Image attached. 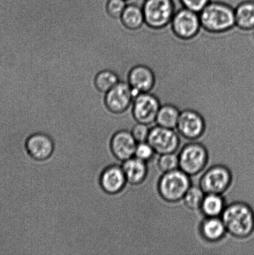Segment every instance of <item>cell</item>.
Returning <instances> with one entry per match:
<instances>
[{
  "mask_svg": "<svg viewBox=\"0 0 254 255\" xmlns=\"http://www.w3.org/2000/svg\"><path fill=\"white\" fill-rule=\"evenodd\" d=\"M125 1H126L127 2H128V1H130V0H125Z\"/></svg>",
  "mask_w": 254,
  "mask_h": 255,
  "instance_id": "29",
  "label": "cell"
},
{
  "mask_svg": "<svg viewBox=\"0 0 254 255\" xmlns=\"http://www.w3.org/2000/svg\"><path fill=\"white\" fill-rule=\"evenodd\" d=\"M235 23L244 30L254 29V1L243 0L235 7Z\"/></svg>",
  "mask_w": 254,
  "mask_h": 255,
  "instance_id": "18",
  "label": "cell"
},
{
  "mask_svg": "<svg viewBox=\"0 0 254 255\" xmlns=\"http://www.w3.org/2000/svg\"><path fill=\"white\" fill-rule=\"evenodd\" d=\"M122 24L127 29L136 30L145 23L143 7L138 4H127L120 17Z\"/></svg>",
  "mask_w": 254,
  "mask_h": 255,
  "instance_id": "19",
  "label": "cell"
},
{
  "mask_svg": "<svg viewBox=\"0 0 254 255\" xmlns=\"http://www.w3.org/2000/svg\"><path fill=\"white\" fill-rule=\"evenodd\" d=\"M200 232L203 239L213 243L220 241L227 233L225 224L220 217H206L200 224Z\"/></svg>",
  "mask_w": 254,
  "mask_h": 255,
  "instance_id": "17",
  "label": "cell"
},
{
  "mask_svg": "<svg viewBox=\"0 0 254 255\" xmlns=\"http://www.w3.org/2000/svg\"><path fill=\"white\" fill-rule=\"evenodd\" d=\"M225 207L222 195L207 194L203 199L200 211L206 217H220Z\"/></svg>",
  "mask_w": 254,
  "mask_h": 255,
  "instance_id": "21",
  "label": "cell"
},
{
  "mask_svg": "<svg viewBox=\"0 0 254 255\" xmlns=\"http://www.w3.org/2000/svg\"><path fill=\"white\" fill-rule=\"evenodd\" d=\"M128 82L134 92V97L141 93L150 92L155 85L153 70L144 65H137L129 72Z\"/></svg>",
  "mask_w": 254,
  "mask_h": 255,
  "instance_id": "12",
  "label": "cell"
},
{
  "mask_svg": "<svg viewBox=\"0 0 254 255\" xmlns=\"http://www.w3.org/2000/svg\"><path fill=\"white\" fill-rule=\"evenodd\" d=\"M161 106L160 101L151 92L141 93L134 97L132 104V114L137 123L150 126L156 122Z\"/></svg>",
  "mask_w": 254,
  "mask_h": 255,
  "instance_id": "8",
  "label": "cell"
},
{
  "mask_svg": "<svg viewBox=\"0 0 254 255\" xmlns=\"http://www.w3.org/2000/svg\"><path fill=\"white\" fill-rule=\"evenodd\" d=\"M190 177L180 169L164 172L158 182L159 195L170 203L181 201L191 186Z\"/></svg>",
  "mask_w": 254,
  "mask_h": 255,
  "instance_id": "3",
  "label": "cell"
},
{
  "mask_svg": "<svg viewBox=\"0 0 254 255\" xmlns=\"http://www.w3.org/2000/svg\"><path fill=\"white\" fill-rule=\"evenodd\" d=\"M26 148L29 156L37 161L50 158L54 151V142L48 135L37 132L26 140Z\"/></svg>",
  "mask_w": 254,
  "mask_h": 255,
  "instance_id": "13",
  "label": "cell"
},
{
  "mask_svg": "<svg viewBox=\"0 0 254 255\" xmlns=\"http://www.w3.org/2000/svg\"><path fill=\"white\" fill-rule=\"evenodd\" d=\"M134 99V92L128 82L120 81L106 93L104 101L111 113L121 114L130 108Z\"/></svg>",
  "mask_w": 254,
  "mask_h": 255,
  "instance_id": "10",
  "label": "cell"
},
{
  "mask_svg": "<svg viewBox=\"0 0 254 255\" xmlns=\"http://www.w3.org/2000/svg\"><path fill=\"white\" fill-rule=\"evenodd\" d=\"M181 111L172 104L162 105L157 115L156 123L167 128L175 129Z\"/></svg>",
  "mask_w": 254,
  "mask_h": 255,
  "instance_id": "20",
  "label": "cell"
},
{
  "mask_svg": "<svg viewBox=\"0 0 254 255\" xmlns=\"http://www.w3.org/2000/svg\"><path fill=\"white\" fill-rule=\"evenodd\" d=\"M221 218L227 233L235 238H248L254 232V212L245 202H235L226 206Z\"/></svg>",
  "mask_w": 254,
  "mask_h": 255,
  "instance_id": "1",
  "label": "cell"
},
{
  "mask_svg": "<svg viewBox=\"0 0 254 255\" xmlns=\"http://www.w3.org/2000/svg\"><path fill=\"white\" fill-rule=\"evenodd\" d=\"M148 125L137 123L132 129L131 133L138 143L148 141L151 128Z\"/></svg>",
  "mask_w": 254,
  "mask_h": 255,
  "instance_id": "27",
  "label": "cell"
},
{
  "mask_svg": "<svg viewBox=\"0 0 254 255\" xmlns=\"http://www.w3.org/2000/svg\"><path fill=\"white\" fill-rule=\"evenodd\" d=\"M159 155L173 153L180 146V137L173 129L156 126L151 128L148 141Z\"/></svg>",
  "mask_w": 254,
  "mask_h": 255,
  "instance_id": "9",
  "label": "cell"
},
{
  "mask_svg": "<svg viewBox=\"0 0 254 255\" xmlns=\"http://www.w3.org/2000/svg\"><path fill=\"white\" fill-rule=\"evenodd\" d=\"M127 4L125 0H108L106 5L107 13L112 18H120Z\"/></svg>",
  "mask_w": 254,
  "mask_h": 255,
  "instance_id": "25",
  "label": "cell"
},
{
  "mask_svg": "<svg viewBox=\"0 0 254 255\" xmlns=\"http://www.w3.org/2000/svg\"><path fill=\"white\" fill-rule=\"evenodd\" d=\"M206 123L199 112L191 109L181 111L176 129L181 136L190 140H196L204 134Z\"/></svg>",
  "mask_w": 254,
  "mask_h": 255,
  "instance_id": "11",
  "label": "cell"
},
{
  "mask_svg": "<svg viewBox=\"0 0 254 255\" xmlns=\"http://www.w3.org/2000/svg\"><path fill=\"white\" fill-rule=\"evenodd\" d=\"M127 182L138 186L145 181L148 173L147 162L134 156L123 161L122 165Z\"/></svg>",
  "mask_w": 254,
  "mask_h": 255,
  "instance_id": "16",
  "label": "cell"
},
{
  "mask_svg": "<svg viewBox=\"0 0 254 255\" xmlns=\"http://www.w3.org/2000/svg\"><path fill=\"white\" fill-rule=\"evenodd\" d=\"M155 153L153 147L148 141L142 142L137 144L134 156L144 161L148 162L153 158Z\"/></svg>",
  "mask_w": 254,
  "mask_h": 255,
  "instance_id": "26",
  "label": "cell"
},
{
  "mask_svg": "<svg viewBox=\"0 0 254 255\" xmlns=\"http://www.w3.org/2000/svg\"><path fill=\"white\" fill-rule=\"evenodd\" d=\"M198 14L201 27L209 32H225L236 26L235 7L225 1L212 0Z\"/></svg>",
  "mask_w": 254,
  "mask_h": 255,
  "instance_id": "2",
  "label": "cell"
},
{
  "mask_svg": "<svg viewBox=\"0 0 254 255\" xmlns=\"http://www.w3.org/2000/svg\"><path fill=\"white\" fill-rule=\"evenodd\" d=\"M120 81V77L117 72L110 69H104L96 74L94 84L99 92L107 93Z\"/></svg>",
  "mask_w": 254,
  "mask_h": 255,
  "instance_id": "22",
  "label": "cell"
},
{
  "mask_svg": "<svg viewBox=\"0 0 254 255\" xmlns=\"http://www.w3.org/2000/svg\"><path fill=\"white\" fill-rule=\"evenodd\" d=\"M206 194L200 186H192L186 192L183 198L184 204L191 211L200 210L201 204L205 198Z\"/></svg>",
  "mask_w": 254,
  "mask_h": 255,
  "instance_id": "23",
  "label": "cell"
},
{
  "mask_svg": "<svg viewBox=\"0 0 254 255\" xmlns=\"http://www.w3.org/2000/svg\"><path fill=\"white\" fill-rule=\"evenodd\" d=\"M144 20L153 28H161L170 24L178 7L174 0H144Z\"/></svg>",
  "mask_w": 254,
  "mask_h": 255,
  "instance_id": "4",
  "label": "cell"
},
{
  "mask_svg": "<svg viewBox=\"0 0 254 255\" xmlns=\"http://www.w3.org/2000/svg\"><path fill=\"white\" fill-rule=\"evenodd\" d=\"M170 24L174 33L184 39L193 38L201 28L198 12L182 6L176 9Z\"/></svg>",
  "mask_w": 254,
  "mask_h": 255,
  "instance_id": "7",
  "label": "cell"
},
{
  "mask_svg": "<svg viewBox=\"0 0 254 255\" xmlns=\"http://www.w3.org/2000/svg\"><path fill=\"white\" fill-rule=\"evenodd\" d=\"M178 156L179 169L190 176L200 173L207 164L209 157L205 146L195 142L186 144Z\"/></svg>",
  "mask_w": 254,
  "mask_h": 255,
  "instance_id": "5",
  "label": "cell"
},
{
  "mask_svg": "<svg viewBox=\"0 0 254 255\" xmlns=\"http://www.w3.org/2000/svg\"><path fill=\"white\" fill-rule=\"evenodd\" d=\"M232 174L228 167L215 165L210 167L201 176L199 186L206 194L222 195L230 188Z\"/></svg>",
  "mask_w": 254,
  "mask_h": 255,
  "instance_id": "6",
  "label": "cell"
},
{
  "mask_svg": "<svg viewBox=\"0 0 254 255\" xmlns=\"http://www.w3.org/2000/svg\"><path fill=\"white\" fill-rule=\"evenodd\" d=\"M178 1L181 6L199 13L212 0H178Z\"/></svg>",
  "mask_w": 254,
  "mask_h": 255,
  "instance_id": "28",
  "label": "cell"
},
{
  "mask_svg": "<svg viewBox=\"0 0 254 255\" xmlns=\"http://www.w3.org/2000/svg\"><path fill=\"white\" fill-rule=\"evenodd\" d=\"M158 165L159 169L163 172H168L179 169L178 156L175 152L160 155Z\"/></svg>",
  "mask_w": 254,
  "mask_h": 255,
  "instance_id": "24",
  "label": "cell"
},
{
  "mask_svg": "<svg viewBox=\"0 0 254 255\" xmlns=\"http://www.w3.org/2000/svg\"><path fill=\"white\" fill-rule=\"evenodd\" d=\"M127 180L122 166L111 165L103 170L99 178L102 189L108 194H117L125 187Z\"/></svg>",
  "mask_w": 254,
  "mask_h": 255,
  "instance_id": "15",
  "label": "cell"
},
{
  "mask_svg": "<svg viewBox=\"0 0 254 255\" xmlns=\"http://www.w3.org/2000/svg\"><path fill=\"white\" fill-rule=\"evenodd\" d=\"M137 144L131 132L121 130L112 137L111 149L117 159L124 161L134 156Z\"/></svg>",
  "mask_w": 254,
  "mask_h": 255,
  "instance_id": "14",
  "label": "cell"
}]
</instances>
